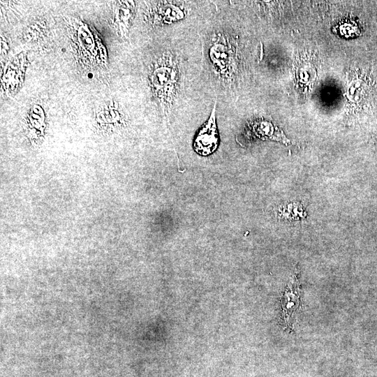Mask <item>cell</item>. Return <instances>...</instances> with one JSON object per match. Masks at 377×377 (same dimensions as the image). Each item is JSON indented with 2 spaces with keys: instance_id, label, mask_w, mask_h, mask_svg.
Instances as JSON below:
<instances>
[{
  "instance_id": "obj_5",
  "label": "cell",
  "mask_w": 377,
  "mask_h": 377,
  "mask_svg": "<svg viewBox=\"0 0 377 377\" xmlns=\"http://www.w3.org/2000/svg\"><path fill=\"white\" fill-rule=\"evenodd\" d=\"M154 21L161 24H171L184 18L183 10L171 3H161L154 12Z\"/></svg>"
},
{
  "instance_id": "obj_1",
  "label": "cell",
  "mask_w": 377,
  "mask_h": 377,
  "mask_svg": "<svg viewBox=\"0 0 377 377\" xmlns=\"http://www.w3.org/2000/svg\"><path fill=\"white\" fill-rule=\"evenodd\" d=\"M179 73L177 61L168 53L163 56L151 74L152 89L163 112L168 115L172 110L179 88Z\"/></svg>"
},
{
  "instance_id": "obj_4",
  "label": "cell",
  "mask_w": 377,
  "mask_h": 377,
  "mask_svg": "<svg viewBox=\"0 0 377 377\" xmlns=\"http://www.w3.org/2000/svg\"><path fill=\"white\" fill-rule=\"evenodd\" d=\"M300 295L297 279L296 276L293 282L289 286L286 291L282 300V318L285 324L290 327L291 320L295 314V311L300 307Z\"/></svg>"
},
{
  "instance_id": "obj_2",
  "label": "cell",
  "mask_w": 377,
  "mask_h": 377,
  "mask_svg": "<svg viewBox=\"0 0 377 377\" xmlns=\"http://www.w3.org/2000/svg\"><path fill=\"white\" fill-rule=\"evenodd\" d=\"M216 101L208 119L198 131L193 142L195 151L201 156H206L212 154L219 145V135L216 122Z\"/></svg>"
},
{
  "instance_id": "obj_3",
  "label": "cell",
  "mask_w": 377,
  "mask_h": 377,
  "mask_svg": "<svg viewBox=\"0 0 377 377\" xmlns=\"http://www.w3.org/2000/svg\"><path fill=\"white\" fill-rule=\"evenodd\" d=\"M228 38L219 35L209 49V58L215 69L221 75L228 77L233 63V54ZM233 68V67H232Z\"/></svg>"
}]
</instances>
